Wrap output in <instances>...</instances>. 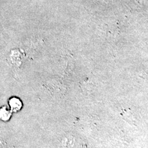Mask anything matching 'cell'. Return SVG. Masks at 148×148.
<instances>
[{"instance_id":"6da1fadb","label":"cell","mask_w":148,"mask_h":148,"mask_svg":"<svg viewBox=\"0 0 148 148\" xmlns=\"http://www.w3.org/2000/svg\"><path fill=\"white\" fill-rule=\"evenodd\" d=\"M10 106L13 111H18L21 108V101L16 98H12L10 101Z\"/></svg>"}]
</instances>
